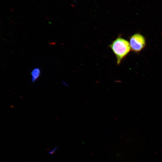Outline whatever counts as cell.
Wrapping results in <instances>:
<instances>
[{
    "mask_svg": "<svg viewBox=\"0 0 162 162\" xmlns=\"http://www.w3.org/2000/svg\"><path fill=\"white\" fill-rule=\"evenodd\" d=\"M57 148V147H55L53 149L52 151L49 152V153L50 154H53L55 152V151Z\"/></svg>",
    "mask_w": 162,
    "mask_h": 162,
    "instance_id": "4",
    "label": "cell"
},
{
    "mask_svg": "<svg viewBox=\"0 0 162 162\" xmlns=\"http://www.w3.org/2000/svg\"><path fill=\"white\" fill-rule=\"evenodd\" d=\"M130 44L133 51L139 52L145 47L146 44V39L142 35L136 33L130 37Z\"/></svg>",
    "mask_w": 162,
    "mask_h": 162,
    "instance_id": "2",
    "label": "cell"
},
{
    "mask_svg": "<svg viewBox=\"0 0 162 162\" xmlns=\"http://www.w3.org/2000/svg\"><path fill=\"white\" fill-rule=\"evenodd\" d=\"M41 70L39 68L33 69L31 72V81L32 83L35 82L40 77L41 75Z\"/></svg>",
    "mask_w": 162,
    "mask_h": 162,
    "instance_id": "3",
    "label": "cell"
},
{
    "mask_svg": "<svg viewBox=\"0 0 162 162\" xmlns=\"http://www.w3.org/2000/svg\"><path fill=\"white\" fill-rule=\"evenodd\" d=\"M109 46L116 56L118 65L121 63L131 49L130 43L120 37L116 39Z\"/></svg>",
    "mask_w": 162,
    "mask_h": 162,
    "instance_id": "1",
    "label": "cell"
}]
</instances>
